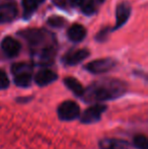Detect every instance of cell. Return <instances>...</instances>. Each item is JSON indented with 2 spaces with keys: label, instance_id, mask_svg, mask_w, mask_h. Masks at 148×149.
Returning a JSON list of instances; mask_svg holds the SVG:
<instances>
[{
  "label": "cell",
  "instance_id": "obj_18",
  "mask_svg": "<svg viewBox=\"0 0 148 149\" xmlns=\"http://www.w3.org/2000/svg\"><path fill=\"white\" fill-rule=\"evenodd\" d=\"M82 10L85 14H87V15H91V14L94 13L95 4H94V2H93V0H89V1H87V2H84Z\"/></svg>",
  "mask_w": 148,
  "mask_h": 149
},
{
  "label": "cell",
  "instance_id": "obj_5",
  "mask_svg": "<svg viewBox=\"0 0 148 149\" xmlns=\"http://www.w3.org/2000/svg\"><path fill=\"white\" fill-rule=\"evenodd\" d=\"M116 66V61L112 58H103V59H97L91 61L90 63L85 66L88 72L93 73V74H101V73H106L108 71L112 70Z\"/></svg>",
  "mask_w": 148,
  "mask_h": 149
},
{
  "label": "cell",
  "instance_id": "obj_19",
  "mask_svg": "<svg viewBox=\"0 0 148 149\" xmlns=\"http://www.w3.org/2000/svg\"><path fill=\"white\" fill-rule=\"evenodd\" d=\"M9 86V79H8L7 74L5 71L0 69V90L5 89Z\"/></svg>",
  "mask_w": 148,
  "mask_h": 149
},
{
  "label": "cell",
  "instance_id": "obj_20",
  "mask_svg": "<svg viewBox=\"0 0 148 149\" xmlns=\"http://www.w3.org/2000/svg\"><path fill=\"white\" fill-rule=\"evenodd\" d=\"M107 35H108V30L101 31V33L97 36V39L99 40V41H104V40L107 39Z\"/></svg>",
  "mask_w": 148,
  "mask_h": 149
},
{
  "label": "cell",
  "instance_id": "obj_3",
  "mask_svg": "<svg viewBox=\"0 0 148 149\" xmlns=\"http://www.w3.org/2000/svg\"><path fill=\"white\" fill-rule=\"evenodd\" d=\"M14 83L19 87H28L33 80V65L20 62L11 67Z\"/></svg>",
  "mask_w": 148,
  "mask_h": 149
},
{
  "label": "cell",
  "instance_id": "obj_6",
  "mask_svg": "<svg viewBox=\"0 0 148 149\" xmlns=\"http://www.w3.org/2000/svg\"><path fill=\"white\" fill-rule=\"evenodd\" d=\"M107 106L101 104H94L83 112L80 121L83 124H93L99 122L101 118V115L106 112Z\"/></svg>",
  "mask_w": 148,
  "mask_h": 149
},
{
  "label": "cell",
  "instance_id": "obj_12",
  "mask_svg": "<svg viewBox=\"0 0 148 149\" xmlns=\"http://www.w3.org/2000/svg\"><path fill=\"white\" fill-rule=\"evenodd\" d=\"M57 79V74L50 69H42L35 76V81L40 86H46Z\"/></svg>",
  "mask_w": 148,
  "mask_h": 149
},
{
  "label": "cell",
  "instance_id": "obj_1",
  "mask_svg": "<svg viewBox=\"0 0 148 149\" xmlns=\"http://www.w3.org/2000/svg\"><path fill=\"white\" fill-rule=\"evenodd\" d=\"M28 41L35 63L41 66L53 64L57 51V42L51 31L43 29H28L19 33Z\"/></svg>",
  "mask_w": 148,
  "mask_h": 149
},
{
  "label": "cell",
  "instance_id": "obj_9",
  "mask_svg": "<svg viewBox=\"0 0 148 149\" xmlns=\"http://www.w3.org/2000/svg\"><path fill=\"white\" fill-rule=\"evenodd\" d=\"M89 56V51L86 49H79L76 51H73L71 53H68L64 56L63 62L65 65L68 66H74V65L79 64L80 62H82L83 60H85Z\"/></svg>",
  "mask_w": 148,
  "mask_h": 149
},
{
  "label": "cell",
  "instance_id": "obj_16",
  "mask_svg": "<svg viewBox=\"0 0 148 149\" xmlns=\"http://www.w3.org/2000/svg\"><path fill=\"white\" fill-rule=\"evenodd\" d=\"M134 145L137 149H148V141L146 136L144 135L135 136Z\"/></svg>",
  "mask_w": 148,
  "mask_h": 149
},
{
  "label": "cell",
  "instance_id": "obj_4",
  "mask_svg": "<svg viewBox=\"0 0 148 149\" xmlns=\"http://www.w3.org/2000/svg\"><path fill=\"white\" fill-rule=\"evenodd\" d=\"M80 115L79 106L72 100H66L58 107V117L62 121H73Z\"/></svg>",
  "mask_w": 148,
  "mask_h": 149
},
{
  "label": "cell",
  "instance_id": "obj_14",
  "mask_svg": "<svg viewBox=\"0 0 148 149\" xmlns=\"http://www.w3.org/2000/svg\"><path fill=\"white\" fill-rule=\"evenodd\" d=\"M45 0H22V8H24V17L28 18L38 9L40 4Z\"/></svg>",
  "mask_w": 148,
  "mask_h": 149
},
{
  "label": "cell",
  "instance_id": "obj_7",
  "mask_svg": "<svg viewBox=\"0 0 148 149\" xmlns=\"http://www.w3.org/2000/svg\"><path fill=\"white\" fill-rule=\"evenodd\" d=\"M17 16V6L13 1H6L0 4V24H7Z\"/></svg>",
  "mask_w": 148,
  "mask_h": 149
},
{
  "label": "cell",
  "instance_id": "obj_22",
  "mask_svg": "<svg viewBox=\"0 0 148 149\" xmlns=\"http://www.w3.org/2000/svg\"><path fill=\"white\" fill-rule=\"evenodd\" d=\"M99 2H104L105 0H99Z\"/></svg>",
  "mask_w": 148,
  "mask_h": 149
},
{
  "label": "cell",
  "instance_id": "obj_17",
  "mask_svg": "<svg viewBox=\"0 0 148 149\" xmlns=\"http://www.w3.org/2000/svg\"><path fill=\"white\" fill-rule=\"evenodd\" d=\"M48 24L53 28H62L65 24V19L60 16H53L48 19Z\"/></svg>",
  "mask_w": 148,
  "mask_h": 149
},
{
  "label": "cell",
  "instance_id": "obj_21",
  "mask_svg": "<svg viewBox=\"0 0 148 149\" xmlns=\"http://www.w3.org/2000/svg\"><path fill=\"white\" fill-rule=\"evenodd\" d=\"M70 3H71L72 6H74V7H77V6H81L84 4V2L86 1V0H69Z\"/></svg>",
  "mask_w": 148,
  "mask_h": 149
},
{
  "label": "cell",
  "instance_id": "obj_11",
  "mask_svg": "<svg viewBox=\"0 0 148 149\" xmlns=\"http://www.w3.org/2000/svg\"><path fill=\"white\" fill-rule=\"evenodd\" d=\"M99 146L101 149H130L131 144L126 140L106 138L99 141Z\"/></svg>",
  "mask_w": 148,
  "mask_h": 149
},
{
  "label": "cell",
  "instance_id": "obj_15",
  "mask_svg": "<svg viewBox=\"0 0 148 149\" xmlns=\"http://www.w3.org/2000/svg\"><path fill=\"white\" fill-rule=\"evenodd\" d=\"M64 83L76 96H79V97L82 96L84 88L77 79L73 78V77H67L64 79Z\"/></svg>",
  "mask_w": 148,
  "mask_h": 149
},
{
  "label": "cell",
  "instance_id": "obj_8",
  "mask_svg": "<svg viewBox=\"0 0 148 149\" xmlns=\"http://www.w3.org/2000/svg\"><path fill=\"white\" fill-rule=\"evenodd\" d=\"M131 14V6L127 2H123V3L119 4L116 10V26H115L114 30H118L121 26H123L129 19Z\"/></svg>",
  "mask_w": 148,
  "mask_h": 149
},
{
  "label": "cell",
  "instance_id": "obj_13",
  "mask_svg": "<svg viewBox=\"0 0 148 149\" xmlns=\"http://www.w3.org/2000/svg\"><path fill=\"white\" fill-rule=\"evenodd\" d=\"M85 37H86V30L81 24H72L68 30V38L70 39V41L74 43H79L83 41Z\"/></svg>",
  "mask_w": 148,
  "mask_h": 149
},
{
  "label": "cell",
  "instance_id": "obj_10",
  "mask_svg": "<svg viewBox=\"0 0 148 149\" xmlns=\"http://www.w3.org/2000/svg\"><path fill=\"white\" fill-rule=\"evenodd\" d=\"M20 44L15 39L6 37L1 43V49L7 57H15L20 51Z\"/></svg>",
  "mask_w": 148,
  "mask_h": 149
},
{
  "label": "cell",
  "instance_id": "obj_2",
  "mask_svg": "<svg viewBox=\"0 0 148 149\" xmlns=\"http://www.w3.org/2000/svg\"><path fill=\"white\" fill-rule=\"evenodd\" d=\"M127 91L126 82L116 78H103L92 82L84 89L81 97L86 102H97L112 100L121 97Z\"/></svg>",
  "mask_w": 148,
  "mask_h": 149
}]
</instances>
